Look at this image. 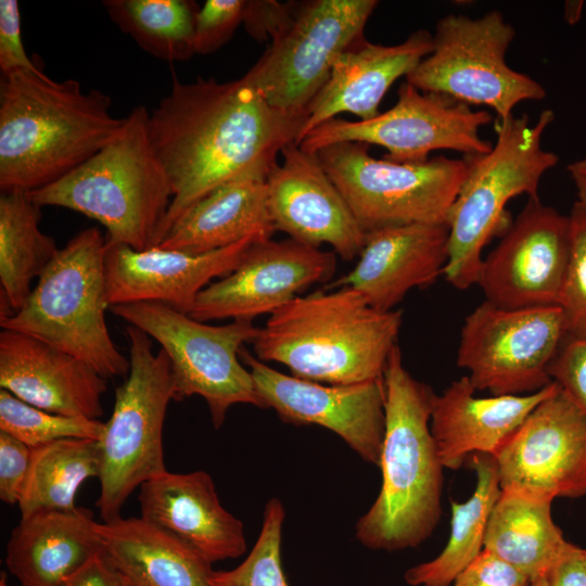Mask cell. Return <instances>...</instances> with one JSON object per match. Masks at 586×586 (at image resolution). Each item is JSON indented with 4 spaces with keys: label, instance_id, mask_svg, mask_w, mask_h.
<instances>
[{
    "label": "cell",
    "instance_id": "f1b7e54d",
    "mask_svg": "<svg viewBox=\"0 0 586 586\" xmlns=\"http://www.w3.org/2000/svg\"><path fill=\"white\" fill-rule=\"evenodd\" d=\"M552 500L501 491L486 526L484 548L532 582L547 576L568 544L551 517Z\"/></svg>",
    "mask_w": 586,
    "mask_h": 586
},
{
    "label": "cell",
    "instance_id": "d4e9b609",
    "mask_svg": "<svg viewBox=\"0 0 586 586\" xmlns=\"http://www.w3.org/2000/svg\"><path fill=\"white\" fill-rule=\"evenodd\" d=\"M559 388L552 381L526 395L476 397L468 375L434 396L431 432L444 468L459 469L469 454L495 456L528 415Z\"/></svg>",
    "mask_w": 586,
    "mask_h": 586
},
{
    "label": "cell",
    "instance_id": "c3c4849f",
    "mask_svg": "<svg viewBox=\"0 0 586 586\" xmlns=\"http://www.w3.org/2000/svg\"><path fill=\"white\" fill-rule=\"evenodd\" d=\"M585 562H586V548H585Z\"/></svg>",
    "mask_w": 586,
    "mask_h": 586
},
{
    "label": "cell",
    "instance_id": "52a82bcc",
    "mask_svg": "<svg viewBox=\"0 0 586 586\" xmlns=\"http://www.w3.org/2000/svg\"><path fill=\"white\" fill-rule=\"evenodd\" d=\"M106 238L97 227L75 234L37 279L24 306L2 329L41 340L93 368L104 379L129 373L130 360L107 329Z\"/></svg>",
    "mask_w": 586,
    "mask_h": 586
},
{
    "label": "cell",
    "instance_id": "7402d4cb",
    "mask_svg": "<svg viewBox=\"0 0 586 586\" xmlns=\"http://www.w3.org/2000/svg\"><path fill=\"white\" fill-rule=\"evenodd\" d=\"M0 386L46 411L98 419L106 380L86 362L28 334L0 333Z\"/></svg>",
    "mask_w": 586,
    "mask_h": 586
},
{
    "label": "cell",
    "instance_id": "836d02e7",
    "mask_svg": "<svg viewBox=\"0 0 586 586\" xmlns=\"http://www.w3.org/2000/svg\"><path fill=\"white\" fill-rule=\"evenodd\" d=\"M104 428L98 419L52 413L0 390V431L30 448L64 438L99 441Z\"/></svg>",
    "mask_w": 586,
    "mask_h": 586
},
{
    "label": "cell",
    "instance_id": "5b68a950",
    "mask_svg": "<svg viewBox=\"0 0 586 586\" xmlns=\"http://www.w3.org/2000/svg\"><path fill=\"white\" fill-rule=\"evenodd\" d=\"M149 113L144 105L133 107L109 144L29 198L40 207H64L99 221L110 244L157 246L174 193L150 141Z\"/></svg>",
    "mask_w": 586,
    "mask_h": 586
},
{
    "label": "cell",
    "instance_id": "44dd1931",
    "mask_svg": "<svg viewBox=\"0 0 586 586\" xmlns=\"http://www.w3.org/2000/svg\"><path fill=\"white\" fill-rule=\"evenodd\" d=\"M446 224H410L366 233L359 259L327 290L351 286L381 311L394 310L413 288L434 283L448 259Z\"/></svg>",
    "mask_w": 586,
    "mask_h": 586
},
{
    "label": "cell",
    "instance_id": "8d00e7d4",
    "mask_svg": "<svg viewBox=\"0 0 586 586\" xmlns=\"http://www.w3.org/2000/svg\"><path fill=\"white\" fill-rule=\"evenodd\" d=\"M246 0H207L199 9L194 27V53L209 54L226 44L243 24Z\"/></svg>",
    "mask_w": 586,
    "mask_h": 586
},
{
    "label": "cell",
    "instance_id": "9a60e30c",
    "mask_svg": "<svg viewBox=\"0 0 586 586\" xmlns=\"http://www.w3.org/2000/svg\"><path fill=\"white\" fill-rule=\"evenodd\" d=\"M571 253L570 217L528 198L498 245L483 258L477 284L505 309L558 306Z\"/></svg>",
    "mask_w": 586,
    "mask_h": 586
},
{
    "label": "cell",
    "instance_id": "d6986e66",
    "mask_svg": "<svg viewBox=\"0 0 586 586\" xmlns=\"http://www.w3.org/2000/svg\"><path fill=\"white\" fill-rule=\"evenodd\" d=\"M266 176L270 217L276 231L302 244H329L343 259L359 256L366 232L316 154L292 142Z\"/></svg>",
    "mask_w": 586,
    "mask_h": 586
},
{
    "label": "cell",
    "instance_id": "ffe728a7",
    "mask_svg": "<svg viewBox=\"0 0 586 586\" xmlns=\"http://www.w3.org/2000/svg\"><path fill=\"white\" fill-rule=\"evenodd\" d=\"M263 240L252 235L230 246L202 254L160 246L137 251L106 242L109 307L157 302L189 314L199 294L212 280L232 272L249 249Z\"/></svg>",
    "mask_w": 586,
    "mask_h": 586
},
{
    "label": "cell",
    "instance_id": "ab89813d",
    "mask_svg": "<svg viewBox=\"0 0 586 586\" xmlns=\"http://www.w3.org/2000/svg\"><path fill=\"white\" fill-rule=\"evenodd\" d=\"M454 586H531V581L518 568L483 548L457 575Z\"/></svg>",
    "mask_w": 586,
    "mask_h": 586
},
{
    "label": "cell",
    "instance_id": "5bb4252c",
    "mask_svg": "<svg viewBox=\"0 0 586 586\" xmlns=\"http://www.w3.org/2000/svg\"><path fill=\"white\" fill-rule=\"evenodd\" d=\"M565 337L559 306L505 309L484 301L464 319L457 365L475 391L531 394L552 382L549 367Z\"/></svg>",
    "mask_w": 586,
    "mask_h": 586
},
{
    "label": "cell",
    "instance_id": "cb8c5ba5",
    "mask_svg": "<svg viewBox=\"0 0 586 586\" xmlns=\"http://www.w3.org/2000/svg\"><path fill=\"white\" fill-rule=\"evenodd\" d=\"M432 50L433 35L425 29L393 46L371 43L365 37L353 43L336 58L326 84L308 106L296 144L341 113L354 114L360 120L377 117L391 86L411 73Z\"/></svg>",
    "mask_w": 586,
    "mask_h": 586
},
{
    "label": "cell",
    "instance_id": "681fc988",
    "mask_svg": "<svg viewBox=\"0 0 586 586\" xmlns=\"http://www.w3.org/2000/svg\"><path fill=\"white\" fill-rule=\"evenodd\" d=\"M125 586H130V585L128 584V582H126Z\"/></svg>",
    "mask_w": 586,
    "mask_h": 586
},
{
    "label": "cell",
    "instance_id": "e575fe53",
    "mask_svg": "<svg viewBox=\"0 0 586 586\" xmlns=\"http://www.w3.org/2000/svg\"><path fill=\"white\" fill-rule=\"evenodd\" d=\"M285 518L278 498L266 502L258 537L244 561L228 571H213L209 586H289L281 562Z\"/></svg>",
    "mask_w": 586,
    "mask_h": 586
},
{
    "label": "cell",
    "instance_id": "74e56055",
    "mask_svg": "<svg viewBox=\"0 0 586 586\" xmlns=\"http://www.w3.org/2000/svg\"><path fill=\"white\" fill-rule=\"evenodd\" d=\"M549 375L586 413V340L565 337L549 367Z\"/></svg>",
    "mask_w": 586,
    "mask_h": 586
},
{
    "label": "cell",
    "instance_id": "2e32d148",
    "mask_svg": "<svg viewBox=\"0 0 586 586\" xmlns=\"http://www.w3.org/2000/svg\"><path fill=\"white\" fill-rule=\"evenodd\" d=\"M494 457L501 491L550 500L586 496V413L559 386Z\"/></svg>",
    "mask_w": 586,
    "mask_h": 586
},
{
    "label": "cell",
    "instance_id": "83f0119b",
    "mask_svg": "<svg viewBox=\"0 0 586 586\" xmlns=\"http://www.w3.org/2000/svg\"><path fill=\"white\" fill-rule=\"evenodd\" d=\"M94 528L104 551L130 586H209L212 563L141 517L97 522Z\"/></svg>",
    "mask_w": 586,
    "mask_h": 586
},
{
    "label": "cell",
    "instance_id": "8992f818",
    "mask_svg": "<svg viewBox=\"0 0 586 586\" xmlns=\"http://www.w3.org/2000/svg\"><path fill=\"white\" fill-rule=\"evenodd\" d=\"M553 119L550 109L535 123L526 114L497 118L491 151L463 156L469 171L448 215V259L443 273L456 289L477 284L482 251L505 225L507 203L520 194L538 198L542 177L558 164V155L542 146Z\"/></svg>",
    "mask_w": 586,
    "mask_h": 586
},
{
    "label": "cell",
    "instance_id": "7bdbcfd3",
    "mask_svg": "<svg viewBox=\"0 0 586 586\" xmlns=\"http://www.w3.org/2000/svg\"><path fill=\"white\" fill-rule=\"evenodd\" d=\"M126 582L103 549L58 586H125Z\"/></svg>",
    "mask_w": 586,
    "mask_h": 586
},
{
    "label": "cell",
    "instance_id": "e0dca14e",
    "mask_svg": "<svg viewBox=\"0 0 586 586\" xmlns=\"http://www.w3.org/2000/svg\"><path fill=\"white\" fill-rule=\"evenodd\" d=\"M239 355L265 408H272L289 423L323 426L337 434L361 459L380 464L385 430L383 378L348 385L322 384L279 372L245 346Z\"/></svg>",
    "mask_w": 586,
    "mask_h": 586
},
{
    "label": "cell",
    "instance_id": "7dc6e473",
    "mask_svg": "<svg viewBox=\"0 0 586 586\" xmlns=\"http://www.w3.org/2000/svg\"><path fill=\"white\" fill-rule=\"evenodd\" d=\"M0 586H10L7 582V574L4 572L1 573Z\"/></svg>",
    "mask_w": 586,
    "mask_h": 586
},
{
    "label": "cell",
    "instance_id": "603a6c76",
    "mask_svg": "<svg viewBox=\"0 0 586 586\" xmlns=\"http://www.w3.org/2000/svg\"><path fill=\"white\" fill-rule=\"evenodd\" d=\"M141 518L201 552L211 563L246 551L242 522L226 510L212 476L168 470L140 486Z\"/></svg>",
    "mask_w": 586,
    "mask_h": 586
},
{
    "label": "cell",
    "instance_id": "ee69618b",
    "mask_svg": "<svg viewBox=\"0 0 586 586\" xmlns=\"http://www.w3.org/2000/svg\"><path fill=\"white\" fill-rule=\"evenodd\" d=\"M548 586H586L585 549L568 542L547 574Z\"/></svg>",
    "mask_w": 586,
    "mask_h": 586
},
{
    "label": "cell",
    "instance_id": "f6af8a7d",
    "mask_svg": "<svg viewBox=\"0 0 586 586\" xmlns=\"http://www.w3.org/2000/svg\"><path fill=\"white\" fill-rule=\"evenodd\" d=\"M566 170L576 188V202L586 209V156L570 163Z\"/></svg>",
    "mask_w": 586,
    "mask_h": 586
},
{
    "label": "cell",
    "instance_id": "1f68e13d",
    "mask_svg": "<svg viewBox=\"0 0 586 586\" xmlns=\"http://www.w3.org/2000/svg\"><path fill=\"white\" fill-rule=\"evenodd\" d=\"M99 444L64 438L31 448L30 463L18 501L21 517L39 510H75L79 487L99 476Z\"/></svg>",
    "mask_w": 586,
    "mask_h": 586
},
{
    "label": "cell",
    "instance_id": "f35d334b",
    "mask_svg": "<svg viewBox=\"0 0 586 586\" xmlns=\"http://www.w3.org/2000/svg\"><path fill=\"white\" fill-rule=\"evenodd\" d=\"M0 71L2 78L17 72H42L25 51L16 0L0 1Z\"/></svg>",
    "mask_w": 586,
    "mask_h": 586
},
{
    "label": "cell",
    "instance_id": "ba28073f",
    "mask_svg": "<svg viewBox=\"0 0 586 586\" xmlns=\"http://www.w3.org/2000/svg\"><path fill=\"white\" fill-rule=\"evenodd\" d=\"M130 370L115 390L112 415L99 444L100 494L95 506L102 522L113 521L146 481L167 471L163 426L174 399L170 362L162 348L153 352L150 336L128 324Z\"/></svg>",
    "mask_w": 586,
    "mask_h": 586
},
{
    "label": "cell",
    "instance_id": "ac0fdd59",
    "mask_svg": "<svg viewBox=\"0 0 586 586\" xmlns=\"http://www.w3.org/2000/svg\"><path fill=\"white\" fill-rule=\"evenodd\" d=\"M336 255L292 239L254 243L238 267L198 296L190 317L250 319L272 314L314 283L328 281Z\"/></svg>",
    "mask_w": 586,
    "mask_h": 586
},
{
    "label": "cell",
    "instance_id": "4dcf8cb0",
    "mask_svg": "<svg viewBox=\"0 0 586 586\" xmlns=\"http://www.w3.org/2000/svg\"><path fill=\"white\" fill-rule=\"evenodd\" d=\"M471 468L476 475L472 496L464 502L451 501L448 542L433 560L405 572L411 586H450L457 575L482 551L486 526L500 495L498 466L494 456L475 453Z\"/></svg>",
    "mask_w": 586,
    "mask_h": 586
},
{
    "label": "cell",
    "instance_id": "f546056e",
    "mask_svg": "<svg viewBox=\"0 0 586 586\" xmlns=\"http://www.w3.org/2000/svg\"><path fill=\"white\" fill-rule=\"evenodd\" d=\"M40 206L28 192L13 190L0 196V320L18 311L59 249L40 230Z\"/></svg>",
    "mask_w": 586,
    "mask_h": 586
},
{
    "label": "cell",
    "instance_id": "7a4b0ae2",
    "mask_svg": "<svg viewBox=\"0 0 586 586\" xmlns=\"http://www.w3.org/2000/svg\"><path fill=\"white\" fill-rule=\"evenodd\" d=\"M76 79L17 72L0 88V189L30 192L58 181L109 144L125 117Z\"/></svg>",
    "mask_w": 586,
    "mask_h": 586
},
{
    "label": "cell",
    "instance_id": "30bf717a",
    "mask_svg": "<svg viewBox=\"0 0 586 586\" xmlns=\"http://www.w3.org/2000/svg\"><path fill=\"white\" fill-rule=\"evenodd\" d=\"M110 310L160 343L170 362L174 400L201 396L215 429L224 424L233 405L265 408L239 355L258 333L253 320L209 326L157 302L115 305Z\"/></svg>",
    "mask_w": 586,
    "mask_h": 586
},
{
    "label": "cell",
    "instance_id": "3957f363",
    "mask_svg": "<svg viewBox=\"0 0 586 586\" xmlns=\"http://www.w3.org/2000/svg\"><path fill=\"white\" fill-rule=\"evenodd\" d=\"M383 380L382 486L358 520L355 536L369 549L395 551L418 547L435 530L444 467L430 426L435 393L405 368L398 345L390 354Z\"/></svg>",
    "mask_w": 586,
    "mask_h": 586
},
{
    "label": "cell",
    "instance_id": "484cf974",
    "mask_svg": "<svg viewBox=\"0 0 586 586\" xmlns=\"http://www.w3.org/2000/svg\"><path fill=\"white\" fill-rule=\"evenodd\" d=\"M95 523L79 507L21 517L7 544L8 570L21 586H58L103 550Z\"/></svg>",
    "mask_w": 586,
    "mask_h": 586
},
{
    "label": "cell",
    "instance_id": "8fae6325",
    "mask_svg": "<svg viewBox=\"0 0 586 586\" xmlns=\"http://www.w3.org/2000/svg\"><path fill=\"white\" fill-rule=\"evenodd\" d=\"M514 37V28L497 10L477 18L447 14L436 23L432 52L406 76V81L422 92L486 105L498 119H505L520 102L546 97L537 80L506 62Z\"/></svg>",
    "mask_w": 586,
    "mask_h": 586
},
{
    "label": "cell",
    "instance_id": "277c9868",
    "mask_svg": "<svg viewBox=\"0 0 586 586\" xmlns=\"http://www.w3.org/2000/svg\"><path fill=\"white\" fill-rule=\"evenodd\" d=\"M402 311H381L351 286L296 296L269 315L252 342L256 358L330 385L382 379Z\"/></svg>",
    "mask_w": 586,
    "mask_h": 586
},
{
    "label": "cell",
    "instance_id": "4316f807",
    "mask_svg": "<svg viewBox=\"0 0 586 586\" xmlns=\"http://www.w3.org/2000/svg\"><path fill=\"white\" fill-rule=\"evenodd\" d=\"M267 174L249 173L216 188L189 208L157 246L202 254L252 235L271 239L276 229L268 207Z\"/></svg>",
    "mask_w": 586,
    "mask_h": 586
},
{
    "label": "cell",
    "instance_id": "d590c367",
    "mask_svg": "<svg viewBox=\"0 0 586 586\" xmlns=\"http://www.w3.org/2000/svg\"><path fill=\"white\" fill-rule=\"evenodd\" d=\"M569 217L571 253L558 306L566 337L586 340V209L575 202Z\"/></svg>",
    "mask_w": 586,
    "mask_h": 586
},
{
    "label": "cell",
    "instance_id": "bcb514c9",
    "mask_svg": "<svg viewBox=\"0 0 586 586\" xmlns=\"http://www.w3.org/2000/svg\"><path fill=\"white\" fill-rule=\"evenodd\" d=\"M531 586H548L547 576L537 578L531 583Z\"/></svg>",
    "mask_w": 586,
    "mask_h": 586
},
{
    "label": "cell",
    "instance_id": "d6a6232c",
    "mask_svg": "<svg viewBox=\"0 0 586 586\" xmlns=\"http://www.w3.org/2000/svg\"><path fill=\"white\" fill-rule=\"evenodd\" d=\"M111 21L149 54L184 61L194 53L195 17L191 0H103Z\"/></svg>",
    "mask_w": 586,
    "mask_h": 586
},
{
    "label": "cell",
    "instance_id": "60d3db41",
    "mask_svg": "<svg viewBox=\"0 0 586 586\" xmlns=\"http://www.w3.org/2000/svg\"><path fill=\"white\" fill-rule=\"evenodd\" d=\"M31 448L0 431V499L8 505L18 504L27 477Z\"/></svg>",
    "mask_w": 586,
    "mask_h": 586
},
{
    "label": "cell",
    "instance_id": "6da1fadb",
    "mask_svg": "<svg viewBox=\"0 0 586 586\" xmlns=\"http://www.w3.org/2000/svg\"><path fill=\"white\" fill-rule=\"evenodd\" d=\"M305 120L270 105L245 76L225 82L174 78L148 120L174 193L161 242L216 188L249 173H268L283 148L297 143Z\"/></svg>",
    "mask_w": 586,
    "mask_h": 586
},
{
    "label": "cell",
    "instance_id": "b9f144b4",
    "mask_svg": "<svg viewBox=\"0 0 586 586\" xmlns=\"http://www.w3.org/2000/svg\"><path fill=\"white\" fill-rule=\"evenodd\" d=\"M292 9L293 2L249 0L246 1L243 25L255 40L271 39L290 18Z\"/></svg>",
    "mask_w": 586,
    "mask_h": 586
},
{
    "label": "cell",
    "instance_id": "9c48e42d",
    "mask_svg": "<svg viewBox=\"0 0 586 586\" xmlns=\"http://www.w3.org/2000/svg\"><path fill=\"white\" fill-rule=\"evenodd\" d=\"M369 144L340 142L315 154L367 233L410 224H446L469 162L444 155L394 163L369 154Z\"/></svg>",
    "mask_w": 586,
    "mask_h": 586
},
{
    "label": "cell",
    "instance_id": "4fadbf2b",
    "mask_svg": "<svg viewBox=\"0 0 586 586\" xmlns=\"http://www.w3.org/2000/svg\"><path fill=\"white\" fill-rule=\"evenodd\" d=\"M492 114L444 94L422 92L409 82L400 85L396 103L369 120L332 118L309 131L298 146L315 154L340 142L375 144L387 150L384 160L421 163L436 150H453L464 156L482 155L493 143L480 136Z\"/></svg>",
    "mask_w": 586,
    "mask_h": 586
},
{
    "label": "cell",
    "instance_id": "7c38bea8",
    "mask_svg": "<svg viewBox=\"0 0 586 586\" xmlns=\"http://www.w3.org/2000/svg\"><path fill=\"white\" fill-rule=\"evenodd\" d=\"M377 0L293 2L290 18L244 75L273 107L307 117L336 58L364 37ZM306 122V120H305Z\"/></svg>",
    "mask_w": 586,
    "mask_h": 586
}]
</instances>
